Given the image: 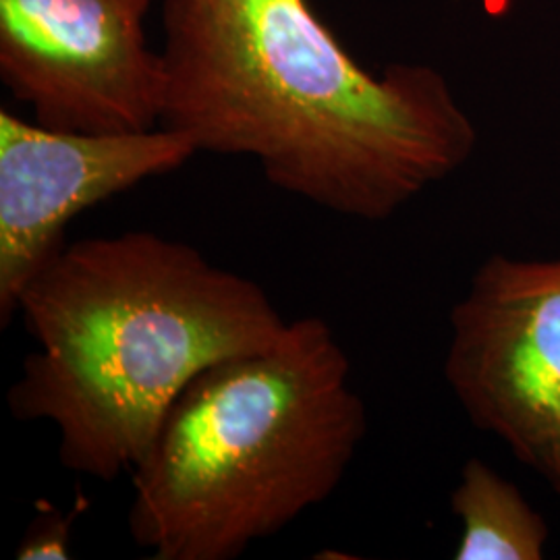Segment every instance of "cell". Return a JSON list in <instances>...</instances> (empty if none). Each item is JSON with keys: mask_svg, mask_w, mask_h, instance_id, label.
<instances>
[{"mask_svg": "<svg viewBox=\"0 0 560 560\" xmlns=\"http://www.w3.org/2000/svg\"><path fill=\"white\" fill-rule=\"evenodd\" d=\"M162 27V127L340 217L388 221L476 152L439 69L365 71L307 0H164Z\"/></svg>", "mask_w": 560, "mask_h": 560, "instance_id": "1", "label": "cell"}, {"mask_svg": "<svg viewBox=\"0 0 560 560\" xmlns=\"http://www.w3.org/2000/svg\"><path fill=\"white\" fill-rule=\"evenodd\" d=\"M18 314L36 351L9 411L52 423L62 467L101 481L133 471L206 368L275 345L289 324L258 282L148 231L67 243Z\"/></svg>", "mask_w": 560, "mask_h": 560, "instance_id": "2", "label": "cell"}, {"mask_svg": "<svg viewBox=\"0 0 560 560\" xmlns=\"http://www.w3.org/2000/svg\"><path fill=\"white\" fill-rule=\"evenodd\" d=\"M365 405L328 322L189 382L133 467L129 532L156 560H233L340 486L365 439Z\"/></svg>", "mask_w": 560, "mask_h": 560, "instance_id": "3", "label": "cell"}, {"mask_svg": "<svg viewBox=\"0 0 560 560\" xmlns=\"http://www.w3.org/2000/svg\"><path fill=\"white\" fill-rule=\"evenodd\" d=\"M444 378L469 421L560 494V258L481 264L451 312Z\"/></svg>", "mask_w": 560, "mask_h": 560, "instance_id": "4", "label": "cell"}, {"mask_svg": "<svg viewBox=\"0 0 560 560\" xmlns=\"http://www.w3.org/2000/svg\"><path fill=\"white\" fill-rule=\"evenodd\" d=\"M152 0H0V80L48 129H156L162 52L148 44Z\"/></svg>", "mask_w": 560, "mask_h": 560, "instance_id": "5", "label": "cell"}, {"mask_svg": "<svg viewBox=\"0 0 560 560\" xmlns=\"http://www.w3.org/2000/svg\"><path fill=\"white\" fill-rule=\"evenodd\" d=\"M198 150L179 131L78 133L0 110V324L65 243L69 222L141 180L173 173Z\"/></svg>", "mask_w": 560, "mask_h": 560, "instance_id": "6", "label": "cell"}, {"mask_svg": "<svg viewBox=\"0 0 560 560\" xmlns=\"http://www.w3.org/2000/svg\"><path fill=\"white\" fill-rule=\"evenodd\" d=\"M460 521L457 560H541L550 540L548 523L525 501L513 481L486 460L471 457L460 467L451 494Z\"/></svg>", "mask_w": 560, "mask_h": 560, "instance_id": "7", "label": "cell"}, {"mask_svg": "<svg viewBox=\"0 0 560 560\" xmlns=\"http://www.w3.org/2000/svg\"><path fill=\"white\" fill-rule=\"evenodd\" d=\"M78 513L73 515H40L23 536L18 559L20 560H50L69 559V541H71V525Z\"/></svg>", "mask_w": 560, "mask_h": 560, "instance_id": "8", "label": "cell"}]
</instances>
